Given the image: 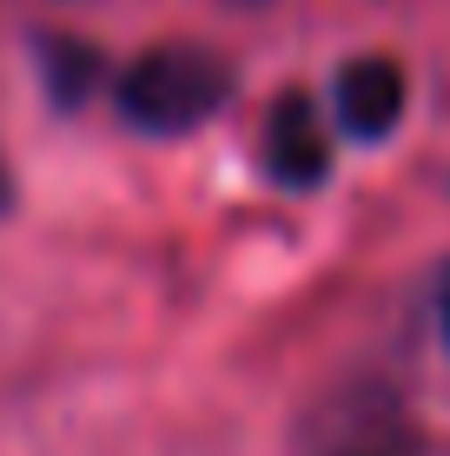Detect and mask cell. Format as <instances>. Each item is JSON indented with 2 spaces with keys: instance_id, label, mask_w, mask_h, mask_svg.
<instances>
[{
  "instance_id": "6",
  "label": "cell",
  "mask_w": 450,
  "mask_h": 456,
  "mask_svg": "<svg viewBox=\"0 0 450 456\" xmlns=\"http://www.w3.org/2000/svg\"><path fill=\"white\" fill-rule=\"evenodd\" d=\"M232 7H272V0H232Z\"/></svg>"
},
{
  "instance_id": "4",
  "label": "cell",
  "mask_w": 450,
  "mask_h": 456,
  "mask_svg": "<svg viewBox=\"0 0 450 456\" xmlns=\"http://www.w3.org/2000/svg\"><path fill=\"white\" fill-rule=\"evenodd\" d=\"M46 67H53V93H60V100L73 106V100H80V93L93 86L100 60H93L80 40H46Z\"/></svg>"
},
{
  "instance_id": "1",
  "label": "cell",
  "mask_w": 450,
  "mask_h": 456,
  "mask_svg": "<svg viewBox=\"0 0 450 456\" xmlns=\"http://www.w3.org/2000/svg\"><path fill=\"white\" fill-rule=\"evenodd\" d=\"M225 100H232V60L212 53V46H192V40H166L152 53H139L113 86L119 119L152 139L199 133L206 119L225 113Z\"/></svg>"
},
{
  "instance_id": "2",
  "label": "cell",
  "mask_w": 450,
  "mask_h": 456,
  "mask_svg": "<svg viewBox=\"0 0 450 456\" xmlns=\"http://www.w3.org/2000/svg\"><path fill=\"white\" fill-rule=\"evenodd\" d=\"M411 106V80L405 67H397L391 53H358L338 67L331 80V119L345 139H358V146H378V139L397 133V119H405Z\"/></svg>"
},
{
  "instance_id": "7",
  "label": "cell",
  "mask_w": 450,
  "mask_h": 456,
  "mask_svg": "<svg viewBox=\"0 0 450 456\" xmlns=\"http://www.w3.org/2000/svg\"><path fill=\"white\" fill-rule=\"evenodd\" d=\"M0 199H7V185H0Z\"/></svg>"
},
{
  "instance_id": "3",
  "label": "cell",
  "mask_w": 450,
  "mask_h": 456,
  "mask_svg": "<svg viewBox=\"0 0 450 456\" xmlns=\"http://www.w3.org/2000/svg\"><path fill=\"white\" fill-rule=\"evenodd\" d=\"M258 159L278 185L291 192H312L331 172V133H324V113L305 86H285L266 113V133H258Z\"/></svg>"
},
{
  "instance_id": "5",
  "label": "cell",
  "mask_w": 450,
  "mask_h": 456,
  "mask_svg": "<svg viewBox=\"0 0 450 456\" xmlns=\"http://www.w3.org/2000/svg\"><path fill=\"white\" fill-rule=\"evenodd\" d=\"M438 318H444V338H450V272H444V285H438Z\"/></svg>"
}]
</instances>
